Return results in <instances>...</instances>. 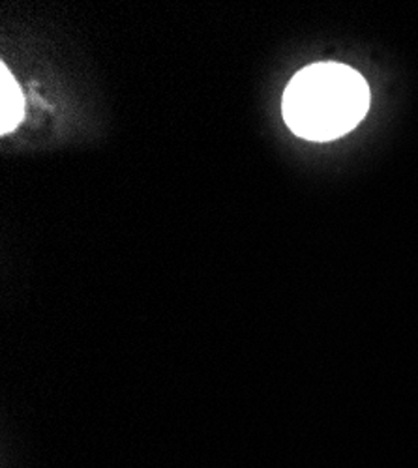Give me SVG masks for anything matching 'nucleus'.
I'll return each mask as SVG.
<instances>
[{"mask_svg": "<svg viewBox=\"0 0 418 468\" xmlns=\"http://www.w3.org/2000/svg\"><path fill=\"white\" fill-rule=\"evenodd\" d=\"M370 107V87L351 66L319 62L300 69L284 92V121L302 139L334 141L349 133Z\"/></svg>", "mask_w": 418, "mask_h": 468, "instance_id": "nucleus-1", "label": "nucleus"}, {"mask_svg": "<svg viewBox=\"0 0 418 468\" xmlns=\"http://www.w3.org/2000/svg\"><path fill=\"white\" fill-rule=\"evenodd\" d=\"M25 114V98L14 80V75L6 68L0 66V132L8 133L17 128Z\"/></svg>", "mask_w": 418, "mask_h": 468, "instance_id": "nucleus-2", "label": "nucleus"}]
</instances>
